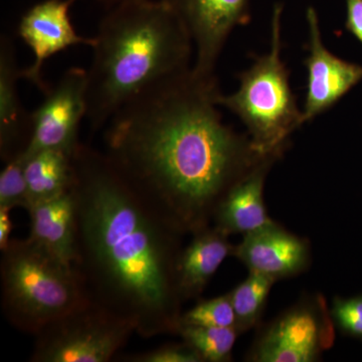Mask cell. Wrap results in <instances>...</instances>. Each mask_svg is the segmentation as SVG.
<instances>
[{
	"label": "cell",
	"instance_id": "cell-13",
	"mask_svg": "<svg viewBox=\"0 0 362 362\" xmlns=\"http://www.w3.org/2000/svg\"><path fill=\"white\" fill-rule=\"evenodd\" d=\"M277 157H267L235 183L214 214V226L228 235L257 232L275 223L267 211L264 189Z\"/></svg>",
	"mask_w": 362,
	"mask_h": 362
},
{
	"label": "cell",
	"instance_id": "cell-1",
	"mask_svg": "<svg viewBox=\"0 0 362 362\" xmlns=\"http://www.w3.org/2000/svg\"><path fill=\"white\" fill-rule=\"evenodd\" d=\"M220 94L216 76L192 68L145 90L107 124L105 156L140 201L183 235L211 226L230 188L274 157L223 122Z\"/></svg>",
	"mask_w": 362,
	"mask_h": 362
},
{
	"label": "cell",
	"instance_id": "cell-12",
	"mask_svg": "<svg viewBox=\"0 0 362 362\" xmlns=\"http://www.w3.org/2000/svg\"><path fill=\"white\" fill-rule=\"evenodd\" d=\"M243 237L242 242L233 247V256L249 272L262 274L277 282L303 273L310 265L309 243L276 221Z\"/></svg>",
	"mask_w": 362,
	"mask_h": 362
},
{
	"label": "cell",
	"instance_id": "cell-21",
	"mask_svg": "<svg viewBox=\"0 0 362 362\" xmlns=\"http://www.w3.org/2000/svg\"><path fill=\"white\" fill-rule=\"evenodd\" d=\"M4 163L6 166L0 173V207H23L28 211L25 154L23 152Z\"/></svg>",
	"mask_w": 362,
	"mask_h": 362
},
{
	"label": "cell",
	"instance_id": "cell-2",
	"mask_svg": "<svg viewBox=\"0 0 362 362\" xmlns=\"http://www.w3.org/2000/svg\"><path fill=\"white\" fill-rule=\"evenodd\" d=\"M74 263L90 301L134 323L145 339L175 335L182 315L177 268L185 235L145 206L104 152L78 145Z\"/></svg>",
	"mask_w": 362,
	"mask_h": 362
},
{
	"label": "cell",
	"instance_id": "cell-14",
	"mask_svg": "<svg viewBox=\"0 0 362 362\" xmlns=\"http://www.w3.org/2000/svg\"><path fill=\"white\" fill-rule=\"evenodd\" d=\"M21 70L16 64L13 40H0V156L4 162L25 151L32 135V117L21 105L18 81Z\"/></svg>",
	"mask_w": 362,
	"mask_h": 362
},
{
	"label": "cell",
	"instance_id": "cell-6",
	"mask_svg": "<svg viewBox=\"0 0 362 362\" xmlns=\"http://www.w3.org/2000/svg\"><path fill=\"white\" fill-rule=\"evenodd\" d=\"M134 333V323L90 300L35 335L30 361H111Z\"/></svg>",
	"mask_w": 362,
	"mask_h": 362
},
{
	"label": "cell",
	"instance_id": "cell-23",
	"mask_svg": "<svg viewBox=\"0 0 362 362\" xmlns=\"http://www.w3.org/2000/svg\"><path fill=\"white\" fill-rule=\"evenodd\" d=\"M130 362H202V359L187 343H169L149 351L125 356Z\"/></svg>",
	"mask_w": 362,
	"mask_h": 362
},
{
	"label": "cell",
	"instance_id": "cell-9",
	"mask_svg": "<svg viewBox=\"0 0 362 362\" xmlns=\"http://www.w3.org/2000/svg\"><path fill=\"white\" fill-rule=\"evenodd\" d=\"M187 28L194 45L192 70L216 76L223 47L238 26L251 21V0H165Z\"/></svg>",
	"mask_w": 362,
	"mask_h": 362
},
{
	"label": "cell",
	"instance_id": "cell-19",
	"mask_svg": "<svg viewBox=\"0 0 362 362\" xmlns=\"http://www.w3.org/2000/svg\"><path fill=\"white\" fill-rule=\"evenodd\" d=\"M175 335L194 349L202 362H228L232 361L233 346L240 334L235 327L180 323Z\"/></svg>",
	"mask_w": 362,
	"mask_h": 362
},
{
	"label": "cell",
	"instance_id": "cell-15",
	"mask_svg": "<svg viewBox=\"0 0 362 362\" xmlns=\"http://www.w3.org/2000/svg\"><path fill=\"white\" fill-rule=\"evenodd\" d=\"M30 239L69 265L76 259L77 206L71 189L65 194L35 202L28 209Z\"/></svg>",
	"mask_w": 362,
	"mask_h": 362
},
{
	"label": "cell",
	"instance_id": "cell-24",
	"mask_svg": "<svg viewBox=\"0 0 362 362\" xmlns=\"http://www.w3.org/2000/svg\"><path fill=\"white\" fill-rule=\"evenodd\" d=\"M345 28L362 45V0H345Z\"/></svg>",
	"mask_w": 362,
	"mask_h": 362
},
{
	"label": "cell",
	"instance_id": "cell-8",
	"mask_svg": "<svg viewBox=\"0 0 362 362\" xmlns=\"http://www.w3.org/2000/svg\"><path fill=\"white\" fill-rule=\"evenodd\" d=\"M88 114V73L71 68L45 93L32 117V135L25 156L58 148L74 152L80 144L78 129Z\"/></svg>",
	"mask_w": 362,
	"mask_h": 362
},
{
	"label": "cell",
	"instance_id": "cell-17",
	"mask_svg": "<svg viewBox=\"0 0 362 362\" xmlns=\"http://www.w3.org/2000/svg\"><path fill=\"white\" fill-rule=\"evenodd\" d=\"M74 152L49 148L25 156L28 209L35 202L52 199L71 189L74 180Z\"/></svg>",
	"mask_w": 362,
	"mask_h": 362
},
{
	"label": "cell",
	"instance_id": "cell-11",
	"mask_svg": "<svg viewBox=\"0 0 362 362\" xmlns=\"http://www.w3.org/2000/svg\"><path fill=\"white\" fill-rule=\"evenodd\" d=\"M78 0H42L21 16L18 35L30 47L33 62L21 70V78L30 81L42 93L49 86L42 77V66L54 54L75 45H94L95 40L78 35L71 21V8Z\"/></svg>",
	"mask_w": 362,
	"mask_h": 362
},
{
	"label": "cell",
	"instance_id": "cell-10",
	"mask_svg": "<svg viewBox=\"0 0 362 362\" xmlns=\"http://www.w3.org/2000/svg\"><path fill=\"white\" fill-rule=\"evenodd\" d=\"M308 26V56L304 61L307 70L305 121L329 110L362 81V66L335 56L325 47L320 21L313 6L306 11Z\"/></svg>",
	"mask_w": 362,
	"mask_h": 362
},
{
	"label": "cell",
	"instance_id": "cell-5",
	"mask_svg": "<svg viewBox=\"0 0 362 362\" xmlns=\"http://www.w3.org/2000/svg\"><path fill=\"white\" fill-rule=\"evenodd\" d=\"M1 308L14 328L37 335L47 324L90 301L73 265L30 238L1 252Z\"/></svg>",
	"mask_w": 362,
	"mask_h": 362
},
{
	"label": "cell",
	"instance_id": "cell-4",
	"mask_svg": "<svg viewBox=\"0 0 362 362\" xmlns=\"http://www.w3.org/2000/svg\"><path fill=\"white\" fill-rule=\"evenodd\" d=\"M283 11L282 4L274 6L269 52L255 56L250 68L240 71L235 93L218 97L220 107L244 124L254 148L278 158L284 156L293 133L306 123L282 58Z\"/></svg>",
	"mask_w": 362,
	"mask_h": 362
},
{
	"label": "cell",
	"instance_id": "cell-26",
	"mask_svg": "<svg viewBox=\"0 0 362 362\" xmlns=\"http://www.w3.org/2000/svg\"><path fill=\"white\" fill-rule=\"evenodd\" d=\"M97 1L110 8V7L116 6V4H120V2L125 1V0H97Z\"/></svg>",
	"mask_w": 362,
	"mask_h": 362
},
{
	"label": "cell",
	"instance_id": "cell-3",
	"mask_svg": "<svg viewBox=\"0 0 362 362\" xmlns=\"http://www.w3.org/2000/svg\"><path fill=\"white\" fill-rule=\"evenodd\" d=\"M88 73L92 132L145 90L192 68L194 45L165 0H125L100 23Z\"/></svg>",
	"mask_w": 362,
	"mask_h": 362
},
{
	"label": "cell",
	"instance_id": "cell-18",
	"mask_svg": "<svg viewBox=\"0 0 362 362\" xmlns=\"http://www.w3.org/2000/svg\"><path fill=\"white\" fill-rule=\"evenodd\" d=\"M275 283L262 274L250 272L246 280L228 292L235 311V328L240 334L251 330L259 323Z\"/></svg>",
	"mask_w": 362,
	"mask_h": 362
},
{
	"label": "cell",
	"instance_id": "cell-25",
	"mask_svg": "<svg viewBox=\"0 0 362 362\" xmlns=\"http://www.w3.org/2000/svg\"><path fill=\"white\" fill-rule=\"evenodd\" d=\"M11 209L0 207V251L4 252L11 242V233L13 230Z\"/></svg>",
	"mask_w": 362,
	"mask_h": 362
},
{
	"label": "cell",
	"instance_id": "cell-7",
	"mask_svg": "<svg viewBox=\"0 0 362 362\" xmlns=\"http://www.w3.org/2000/svg\"><path fill=\"white\" fill-rule=\"evenodd\" d=\"M335 328L330 309L321 295L302 298L262 329L246 361H319L334 344Z\"/></svg>",
	"mask_w": 362,
	"mask_h": 362
},
{
	"label": "cell",
	"instance_id": "cell-20",
	"mask_svg": "<svg viewBox=\"0 0 362 362\" xmlns=\"http://www.w3.org/2000/svg\"><path fill=\"white\" fill-rule=\"evenodd\" d=\"M180 323L211 327H235L230 293L199 302L181 315Z\"/></svg>",
	"mask_w": 362,
	"mask_h": 362
},
{
	"label": "cell",
	"instance_id": "cell-16",
	"mask_svg": "<svg viewBox=\"0 0 362 362\" xmlns=\"http://www.w3.org/2000/svg\"><path fill=\"white\" fill-rule=\"evenodd\" d=\"M230 235L216 226H207L192 235L183 247L177 268L178 291L183 303L197 299L228 257L233 256Z\"/></svg>",
	"mask_w": 362,
	"mask_h": 362
},
{
	"label": "cell",
	"instance_id": "cell-22",
	"mask_svg": "<svg viewBox=\"0 0 362 362\" xmlns=\"http://www.w3.org/2000/svg\"><path fill=\"white\" fill-rule=\"evenodd\" d=\"M335 327L342 334L362 341V294L335 297L330 308Z\"/></svg>",
	"mask_w": 362,
	"mask_h": 362
}]
</instances>
